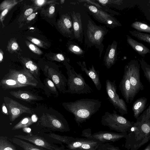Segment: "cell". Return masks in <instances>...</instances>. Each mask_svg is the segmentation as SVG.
Instances as JSON below:
<instances>
[{
    "label": "cell",
    "instance_id": "8d00e7d4",
    "mask_svg": "<svg viewBox=\"0 0 150 150\" xmlns=\"http://www.w3.org/2000/svg\"><path fill=\"white\" fill-rule=\"evenodd\" d=\"M2 112L6 115L9 116L8 111L4 102H3L1 105Z\"/></svg>",
    "mask_w": 150,
    "mask_h": 150
},
{
    "label": "cell",
    "instance_id": "6da1fadb",
    "mask_svg": "<svg viewBox=\"0 0 150 150\" xmlns=\"http://www.w3.org/2000/svg\"><path fill=\"white\" fill-rule=\"evenodd\" d=\"M101 103L98 99L83 98L74 102L62 103V105L67 111L74 115V120L79 126L99 110Z\"/></svg>",
    "mask_w": 150,
    "mask_h": 150
},
{
    "label": "cell",
    "instance_id": "b9f144b4",
    "mask_svg": "<svg viewBox=\"0 0 150 150\" xmlns=\"http://www.w3.org/2000/svg\"><path fill=\"white\" fill-rule=\"evenodd\" d=\"M18 47V44L16 42L13 43L11 46V48L14 50H16Z\"/></svg>",
    "mask_w": 150,
    "mask_h": 150
},
{
    "label": "cell",
    "instance_id": "681fc988",
    "mask_svg": "<svg viewBox=\"0 0 150 150\" xmlns=\"http://www.w3.org/2000/svg\"><path fill=\"white\" fill-rule=\"evenodd\" d=\"M3 56L1 52L0 53V61L1 62L3 59Z\"/></svg>",
    "mask_w": 150,
    "mask_h": 150
},
{
    "label": "cell",
    "instance_id": "ab89813d",
    "mask_svg": "<svg viewBox=\"0 0 150 150\" xmlns=\"http://www.w3.org/2000/svg\"><path fill=\"white\" fill-rule=\"evenodd\" d=\"M36 14L35 13H33L30 15L27 18L28 21H30L33 19L35 16Z\"/></svg>",
    "mask_w": 150,
    "mask_h": 150
},
{
    "label": "cell",
    "instance_id": "60d3db41",
    "mask_svg": "<svg viewBox=\"0 0 150 150\" xmlns=\"http://www.w3.org/2000/svg\"><path fill=\"white\" fill-rule=\"evenodd\" d=\"M31 41L33 43L37 45H39L40 43V41L39 40L35 38L32 39Z\"/></svg>",
    "mask_w": 150,
    "mask_h": 150
},
{
    "label": "cell",
    "instance_id": "2e32d148",
    "mask_svg": "<svg viewBox=\"0 0 150 150\" xmlns=\"http://www.w3.org/2000/svg\"><path fill=\"white\" fill-rule=\"evenodd\" d=\"M105 33L103 29L89 21L88 25L87 34L91 42L94 43H100L103 40Z\"/></svg>",
    "mask_w": 150,
    "mask_h": 150
},
{
    "label": "cell",
    "instance_id": "7a4b0ae2",
    "mask_svg": "<svg viewBox=\"0 0 150 150\" xmlns=\"http://www.w3.org/2000/svg\"><path fill=\"white\" fill-rule=\"evenodd\" d=\"M125 147L128 150H137L150 139V120H137L127 132Z\"/></svg>",
    "mask_w": 150,
    "mask_h": 150
},
{
    "label": "cell",
    "instance_id": "d6986e66",
    "mask_svg": "<svg viewBox=\"0 0 150 150\" xmlns=\"http://www.w3.org/2000/svg\"><path fill=\"white\" fill-rule=\"evenodd\" d=\"M0 86L3 90H6L19 88L28 86L20 83L7 74L1 80Z\"/></svg>",
    "mask_w": 150,
    "mask_h": 150
},
{
    "label": "cell",
    "instance_id": "603a6c76",
    "mask_svg": "<svg viewBox=\"0 0 150 150\" xmlns=\"http://www.w3.org/2000/svg\"><path fill=\"white\" fill-rule=\"evenodd\" d=\"M43 83L44 87L43 90L45 94L49 97L52 95L55 97L58 96L59 92L54 83L49 78L46 77L44 79Z\"/></svg>",
    "mask_w": 150,
    "mask_h": 150
},
{
    "label": "cell",
    "instance_id": "f6af8a7d",
    "mask_svg": "<svg viewBox=\"0 0 150 150\" xmlns=\"http://www.w3.org/2000/svg\"><path fill=\"white\" fill-rule=\"evenodd\" d=\"M8 9H5L2 12L1 15L2 16H5L8 12Z\"/></svg>",
    "mask_w": 150,
    "mask_h": 150
},
{
    "label": "cell",
    "instance_id": "cb8c5ba5",
    "mask_svg": "<svg viewBox=\"0 0 150 150\" xmlns=\"http://www.w3.org/2000/svg\"><path fill=\"white\" fill-rule=\"evenodd\" d=\"M72 17L74 36L76 38H79L82 31L81 15L79 13L73 12Z\"/></svg>",
    "mask_w": 150,
    "mask_h": 150
},
{
    "label": "cell",
    "instance_id": "1f68e13d",
    "mask_svg": "<svg viewBox=\"0 0 150 150\" xmlns=\"http://www.w3.org/2000/svg\"><path fill=\"white\" fill-rule=\"evenodd\" d=\"M97 150H121L117 146H115L107 142L101 143L99 146Z\"/></svg>",
    "mask_w": 150,
    "mask_h": 150
},
{
    "label": "cell",
    "instance_id": "ba28073f",
    "mask_svg": "<svg viewBox=\"0 0 150 150\" xmlns=\"http://www.w3.org/2000/svg\"><path fill=\"white\" fill-rule=\"evenodd\" d=\"M7 74L20 83L43 89L44 85L38 81L25 67L23 69H11Z\"/></svg>",
    "mask_w": 150,
    "mask_h": 150
},
{
    "label": "cell",
    "instance_id": "7bdbcfd3",
    "mask_svg": "<svg viewBox=\"0 0 150 150\" xmlns=\"http://www.w3.org/2000/svg\"><path fill=\"white\" fill-rule=\"evenodd\" d=\"M55 8L53 6H51L50 8L49 12L50 14H53L54 12Z\"/></svg>",
    "mask_w": 150,
    "mask_h": 150
},
{
    "label": "cell",
    "instance_id": "f1b7e54d",
    "mask_svg": "<svg viewBox=\"0 0 150 150\" xmlns=\"http://www.w3.org/2000/svg\"><path fill=\"white\" fill-rule=\"evenodd\" d=\"M0 150H17L15 146L5 137H0Z\"/></svg>",
    "mask_w": 150,
    "mask_h": 150
},
{
    "label": "cell",
    "instance_id": "f546056e",
    "mask_svg": "<svg viewBox=\"0 0 150 150\" xmlns=\"http://www.w3.org/2000/svg\"><path fill=\"white\" fill-rule=\"evenodd\" d=\"M49 136L50 137L59 141L62 143L65 144L67 145L75 141L76 139L72 137L62 136L54 133H50L49 134Z\"/></svg>",
    "mask_w": 150,
    "mask_h": 150
},
{
    "label": "cell",
    "instance_id": "ffe728a7",
    "mask_svg": "<svg viewBox=\"0 0 150 150\" xmlns=\"http://www.w3.org/2000/svg\"><path fill=\"white\" fill-rule=\"evenodd\" d=\"M127 42L138 54L144 57L148 53H150V50L143 44L133 39L127 35Z\"/></svg>",
    "mask_w": 150,
    "mask_h": 150
},
{
    "label": "cell",
    "instance_id": "83f0119b",
    "mask_svg": "<svg viewBox=\"0 0 150 150\" xmlns=\"http://www.w3.org/2000/svg\"><path fill=\"white\" fill-rule=\"evenodd\" d=\"M130 33L138 39L148 43L150 45V34L133 30L129 31Z\"/></svg>",
    "mask_w": 150,
    "mask_h": 150
},
{
    "label": "cell",
    "instance_id": "4fadbf2b",
    "mask_svg": "<svg viewBox=\"0 0 150 150\" xmlns=\"http://www.w3.org/2000/svg\"><path fill=\"white\" fill-rule=\"evenodd\" d=\"M101 142L86 138H77L67 147L70 150H97Z\"/></svg>",
    "mask_w": 150,
    "mask_h": 150
},
{
    "label": "cell",
    "instance_id": "836d02e7",
    "mask_svg": "<svg viewBox=\"0 0 150 150\" xmlns=\"http://www.w3.org/2000/svg\"><path fill=\"white\" fill-rule=\"evenodd\" d=\"M137 120L146 121L150 120V105Z\"/></svg>",
    "mask_w": 150,
    "mask_h": 150
},
{
    "label": "cell",
    "instance_id": "e575fe53",
    "mask_svg": "<svg viewBox=\"0 0 150 150\" xmlns=\"http://www.w3.org/2000/svg\"><path fill=\"white\" fill-rule=\"evenodd\" d=\"M69 49L72 52L76 54H81L83 52L79 47L75 45H71L69 47Z\"/></svg>",
    "mask_w": 150,
    "mask_h": 150
},
{
    "label": "cell",
    "instance_id": "ee69618b",
    "mask_svg": "<svg viewBox=\"0 0 150 150\" xmlns=\"http://www.w3.org/2000/svg\"><path fill=\"white\" fill-rule=\"evenodd\" d=\"M87 1L88 2H89L92 4H93L95 5H96V6H98V7H100V6L99 5V4H97L96 3H94V2H92L90 0H85V1Z\"/></svg>",
    "mask_w": 150,
    "mask_h": 150
},
{
    "label": "cell",
    "instance_id": "5bb4252c",
    "mask_svg": "<svg viewBox=\"0 0 150 150\" xmlns=\"http://www.w3.org/2000/svg\"><path fill=\"white\" fill-rule=\"evenodd\" d=\"M15 137L28 141L37 146L50 150H70L64 149V147L54 146L48 142L43 138L31 134L26 135H16Z\"/></svg>",
    "mask_w": 150,
    "mask_h": 150
},
{
    "label": "cell",
    "instance_id": "816d5d0a",
    "mask_svg": "<svg viewBox=\"0 0 150 150\" xmlns=\"http://www.w3.org/2000/svg\"><path fill=\"white\" fill-rule=\"evenodd\" d=\"M149 11H150V9H149Z\"/></svg>",
    "mask_w": 150,
    "mask_h": 150
},
{
    "label": "cell",
    "instance_id": "e0dca14e",
    "mask_svg": "<svg viewBox=\"0 0 150 150\" xmlns=\"http://www.w3.org/2000/svg\"><path fill=\"white\" fill-rule=\"evenodd\" d=\"M77 63L80 66L82 71L85 72L92 79L97 90H100L102 85L100 79L99 72L95 70L93 65H92L91 68L89 67L88 69L84 62H83L82 64L80 62Z\"/></svg>",
    "mask_w": 150,
    "mask_h": 150
},
{
    "label": "cell",
    "instance_id": "f35d334b",
    "mask_svg": "<svg viewBox=\"0 0 150 150\" xmlns=\"http://www.w3.org/2000/svg\"><path fill=\"white\" fill-rule=\"evenodd\" d=\"M57 57L58 59L60 61H63L64 60V58L63 56L61 54H57Z\"/></svg>",
    "mask_w": 150,
    "mask_h": 150
},
{
    "label": "cell",
    "instance_id": "4316f807",
    "mask_svg": "<svg viewBox=\"0 0 150 150\" xmlns=\"http://www.w3.org/2000/svg\"><path fill=\"white\" fill-rule=\"evenodd\" d=\"M131 26L137 31L150 34V26L145 23L136 21L133 23Z\"/></svg>",
    "mask_w": 150,
    "mask_h": 150
},
{
    "label": "cell",
    "instance_id": "d6a6232c",
    "mask_svg": "<svg viewBox=\"0 0 150 150\" xmlns=\"http://www.w3.org/2000/svg\"><path fill=\"white\" fill-rule=\"evenodd\" d=\"M63 26L65 31L68 33H70L72 31V23L70 18L66 17L63 20Z\"/></svg>",
    "mask_w": 150,
    "mask_h": 150
},
{
    "label": "cell",
    "instance_id": "f907efd6",
    "mask_svg": "<svg viewBox=\"0 0 150 150\" xmlns=\"http://www.w3.org/2000/svg\"></svg>",
    "mask_w": 150,
    "mask_h": 150
},
{
    "label": "cell",
    "instance_id": "9c48e42d",
    "mask_svg": "<svg viewBox=\"0 0 150 150\" xmlns=\"http://www.w3.org/2000/svg\"><path fill=\"white\" fill-rule=\"evenodd\" d=\"M44 75L50 79L54 83L60 93H66L67 79L58 69L45 65L42 69Z\"/></svg>",
    "mask_w": 150,
    "mask_h": 150
},
{
    "label": "cell",
    "instance_id": "7dc6e473",
    "mask_svg": "<svg viewBox=\"0 0 150 150\" xmlns=\"http://www.w3.org/2000/svg\"><path fill=\"white\" fill-rule=\"evenodd\" d=\"M37 3L39 5L42 4L45 1V0H40L36 1Z\"/></svg>",
    "mask_w": 150,
    "mask_h": 150
},
{
    "label": "cell",
    "instance_id": "277c9868",
    "mask_svg": "<svg viewBox=\"0 0 150 150\" xmlns=\"http://www.w3.org/2000/svg\"><path fill=\"white\" fill-rule=\"evenodd\" d=\"M101 123L110 130L120 133L127 132L132 127L134 122L128 120L114 110L112 113L106 112L102 116Z\"/></svg>",
    "mask_w": 150,
    "mask_h": 150
},
{
    "label": "cell",
    "instance_id": "d590c367",
    "mask_svg": "<svg viewBox=\"0 0 150 150\" xmlns=\"http://www.w3.org/2000/svg\"><path fill=\"white\" fill-rule=\"evenodd\" d=\"M102 4L114 3L116 4H120L122 3V0H97Z\"/></svg>",
    "mask_w": 150,
    "mask_h": 150
},
{
    "label": "cell",
    "instance_id": "52a82bcc",
    "mask_svg": "<svg viewBox=\"0 0 150 150\" xmlns=\"http://www.w3.org/2000/svg\"><path fill=\"white\" fill-rule=\"evenodd\" d=\"M117 88L115 80L112 81L109 79L106 80V91L109 101L122 115L127 114L128 113L127 106L124 100L120 98L117 93Z\"/></svg>",
    "mask_w": 150,
    "mask_h": 150
},
{
    "label": "cell",
    "instance_id": "9a60e30c",
    "mask_svg": "<svg viewBox=\"0 0 150 150\" xmlns=\"http://www.w3.org/2000/svg\"><path fill=\"white\" fill-rule=\"evenodd\" d=\"M92 13L95 18L104 23L113 26H120L121 24L116 19L112 17L105 12L101 11L96 6L85 4Z\"/></svg>",
    "mask_w": 150,
    "mask_h": 150
},
{
    "label": "cell",
    "instance_id": "484cf974",
    "mask_svg": "<svg viewBox=\"0 0 150 150\" xmlns=\"http://www.w3.org/2000/svg\"><path fill=\"white\" fill-rule=\"evenodd\" d=\"M35 122V120L31 117H26L14 125L12 129L15 130L25 128L32 125Z\"/></svg>",
    "mask_w": 150,
    "mask_h": 150
},
{
    "label": "cell",
    "instance_id": "8992f818",
    "mask_svg": "<svg viewBox=\"0 0 150 150\" xmlns=\"http://www.w3.org/2000/svg\"><path fill=\"white\" fill-rule=\"evenodd\" d=\"M127 132L116 133L108 131H100L92 134L91 129H85L81 136L86 138L100 142L102 143L115 142L122 138H125Z\"/></svg>",
    "mask_w": 150,
    "mask_h": 150
},
{
    "label": "cell",
    "instance_id": "c3c4849f",
    "mask_svg": "<svg viewBox=\"0 0 150 150\" xmlns=\"http://www.w3.org/2000/svg\"><path fill=\"white\" fill-rule=\"evenodd\" d=\"M144 150H150V143L148 145Z\"/></svg>",
    "mask_w": 150,
    "mask_h": 150
},
{
    "label": "cell",
    "instance_id": "8fae6325",
    "mask_svg": "<svg viewBox=\"0 0 150 150\" xmlns=\"http://www.w3.org/2000/svg\"><path fill=\"white\" fill-rule=\"evenodd\" d=\"M4 100L11 122L14 121L24 113L31 114L34 113V111L31 108L8 97H4Z\"/></svg>",
    "mask_w": 150,
    "mask_h": 150
},
{
    "label": "cell",
    "instance_id": "7c38bea8",
    "mask_svg": "<svg viewBox=\"0 0 150 150\" xmlns=\"http://www.w3.org/2000/svg\"><path fill=\"white\" fill-rule=\"evenodd\" d=\"M130 69L127 64L125 66L124 74L120 82L119 87L122 96L127 103L132 102L133 100L132 88L130 82Z\"/></svg>",
    "mask_w": 150,
    "mask_h": 150
},
{
    "label": "cell",
    "instance_id": "3957f363",
    "mask_svg": "<svg viewBox=\"0 0 150 150\" xmlns=\"http://www.w3.org/2000/svg\"><path fill=\"white\" fill-rule=\"evenodd\" d=\"M66 67L68 77L67 83L68 89L66 91V93L88 94L93 92L91 87L86 82L81 74L77 73L69 65L66 66Z\"/></svg>",
    "mask_w": 150,
    "mask_h": 150
},
{
    "label": "cell",
    "instance_id": "44dd1931",
    "mask_svg": "<svg viewBox=\"0 0 150 150\" xmlns=\"http://www.w3.org/2000/svg\"><path fill=\"white\" fill-rule=\"evenodd\" d=\"M145 97H142L137 99L133 103L132 110L134 116L137 120L145 109L147 102Z\"/></svg>",
    "mask_w": 150,
    "mask_h": 150
},
{
    "label": "cell",
    "instance_id": "30bf717a",
    "mask_svg": "<svg viewBox=\"0 0 150 150\" xmlns=\"http://www.w3.org/2000/svg\"><path fill=\"white\" fill-rule=\"evenodd\" d=\"M130 71V82L132 88V98L140 90L142 91L144 86L141 82L140 76V64L137 60H132L128 63Z\"/></svg>",
    "mask_w": 150,
    "mask_h": 150
},
{
    "label": "cell",
    "instance_id": "7402d4cb",
    "mask_svg": "<svg viewBox=\"0 0 150 150\" xmlns=\"http://www.w3.org/2000/svg\"><path fill=\"white\" fill-rule=\"evenodd\" d=\"M117 44L112 43L109 52L104 59L105 65L108 69H110L115 63L117 59Z\"/></svg>",
    "mask_w": 150,
    "mask_h": 150
},
{
    "label": "cell",
    "instance_id": "74e56055",
    "mask_svg": "<svg viewBox=\"0 0 150 150\" xmlns=\"http://www.w3.org/2000/svg\"><path fill=\"white\" fill-rule=\"evenodd\" d=\"M33 9L32 8H30L26 10L25 13L24 14L26 16H28L29 15H30L32 14L33 12Z\"/></svg>",
    "mask_w": 150,
    "mask_h": 150
},
{
    "label": "cell",
    "instance_id": "4dcf8cb0",
    "mask_svg": "<svg viewBox=\"0 0 150 150\" xmlns=\"http://www.w3.org/2000/svg\"><path fill=\"white\" fill-rule=\"evenodd\" d=\"M141 67L144 76L150 84V65L148 64L143 59L139 60Z\"/></svg>",
    "mask_w": 150,
    "mask_h": 150
},
{
    "label": "cell",
    "instance_id": "d4e9b609",
    "mask_svg": "<svg viewBox=\"0 0 150 150\" xmlns=\"http://www.w3.org/2000/svg\"><path fill=\"white\" fill-rule=\"evenodd\" d=\"M13 143L22 148L24 150H45L17 138L9 139Z\"/></svg>",
    "mask_w": 150,
    "mask_h": 150
},
{
    "label": "cell",
    "instance_id": "ac0fdd59",
    "mask_svg": "<svg viewBox=\"0 0 150 150\" xmlns=\"http://www.w3.org/2000/svg\"><path fill=\"white\" fill-rule=\"evenodd\" d=\"M9 93L16 98L29 102L43 99L42 97L26 91L19 90L16 91H10Z\"/></svg>",
    "mask_w": 150,
    "mask_h": 150
},
{
    "label": "cell",
    "instance_id": "bcb514c9",
    "mask_svg": "<svg viewBox=\"0 0 150 150\" xmlns=\"http://www.w3.org/2000/svg\"><path fill=\"white\" fill-rule=\"evenodd\" d=\"M29 48L32 51H35V46L32 44H30L29 46Z\"/></svg>",
    "mask_w": 150,
    "mask_h": 150
},
{
    "label": "cell",
    "instance_id": "5b68a950",
    "mask_svg": "<svg viewBox=\"0 0 150 150\" xmlns=\"http://www.w3.org/2000/svg\"><path fill=\"white\" fill-rule=\"evenodd\" d=\"M38 123L40 125L54 131L67 132L70 130L69 125L64 117L59 113L58 116L43 113Z\"/></svg>",
    "mask_w": 150,
    "mask_h": 150
}]
</instances>
